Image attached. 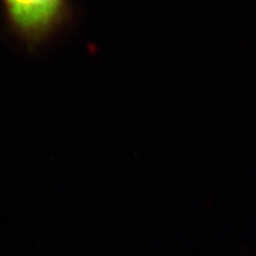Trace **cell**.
<instances>
[{"mask_svg": "<svg viewBox=\"0 0 256 256\" xmlns=\"http://www.w3.org/2000/svg\"><path fill=\"white\" fill-rule=\"evenodd\" d=\"M8 28L28 49L46 46L74 18L72 0H0Z\"/></svg>", "mask_w": 256, "mask_h": 256, "instance_id": "1", "label": "cell"}]
</instances>
